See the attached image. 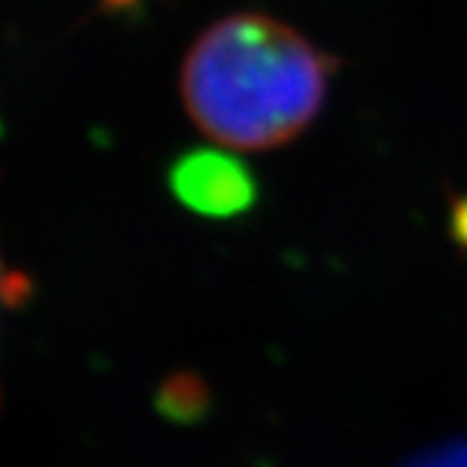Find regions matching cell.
Returning a JSON list of instances; mask_svg holds the SVG:
<instances>
[{
    "instance_id": "cell-1",
    "label": "cell",
    "mask_w": 467,
    "mask_h": 467,
    "mask_svg": "<svg viewBox=\"0 0 467 467\" xmlns=\"http://www.w3.org/2000/svg\"><path fill=\"white\" fill-rule=\"evenodd\" d=\"M330 60L296 29L260 14L221 18L184 60L182 97L221 146L263 150L309 128L327 97Z\"/></svg>"
},
{
    "instance_id": "cell-2",
    "label": "cell",
    "mask_w": 467,
    "mask_h": 467,
    "mask_svg": "<svg viewBox=\"0 0 467 467\" xmlns=\"http://www.w3.org/2000/svg\"><path fill=\"white\" fill-rule=\"evenodd\" d=\"M169 184L180 202L208 218L244 213L257 198L247 164L213 149L184 153L169 171Z\"/></svg>"
},
{
    "instance_id": "cell-3",
    "label": "cell",
    "mask_w": 467,
    "mask_h": 467,
    "mask_svg": "<svg viewBox=\"0 0 467 467\" xmlns=\"http://www.w3.org/2000/svg\"><path fill=\"white\" fill-rule=\"evenodd\" d=\"M408 467H467V441H454L447 447L426 451Z\"/></svg>"
},
{
    "instance_id": "cell-4",
    "label": "cell",
    "mask_w": 467,
    "mask_h": 467,
    "mask_svg": "<svg viewBox=\"0 0 467 467\" xmlns=\"http://www.w3.org/2000/svg\"><path fill=\"white\" fill-rule=\"evenodd\" d=\"M21 288H24V278L16 275V273H11L5 263H3V257H0V312L8 306V304H14V301L21 299Z\"/></svg>"
}]
</instances>
